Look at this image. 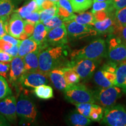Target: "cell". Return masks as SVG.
<instances>
[{
    "label": "cell",
    "mask_w": 126,
    "mask_h": 126,
    "mask_svg": "<svg viewBox=\"0 0 126 126\" xmlns=\"http://www.w3.org/2000/svg\"><path fill=\"white\" fill-rule=\"evenodd\" d=\"M67 51L65 45L48 47L40 50L39 55V71L48 76L51 70L67 67L70 62L66 58Z\"/></svg>",
    "instance_id": "6da1fadb"
},
{
    "label": "cell",
    "mask_w": 126,
    "mask_h": 126,
    "mask_svg": "<svg viewBox=\"0 0 126 126\" xmlns=\"http://www.w3.org/2000/svg\"><path fill=\"white\" fill-rule=\"evenodd\" d=\"M107 44L104 39L99 38L92 41L86 46L71 53V60L79 59L100 60L106 57Z\"/></svg>",
    "instance_id": "7a4b0ae2"
},
{
    "label": "cell",
    "mask_w": 126,
    "mask_h": 126,
    "mask_svg": "<svg viewBox=\"0 0 126 126\" xmlns=\"http://www.w3.org/2000/svg\"><path fill=\"white\" fill-rule=\"evenodd\" d=\"M63 92L66 100L74 105L82 103H95L94 92L81 83L68 86Z\"/></svg>",
    "instance_id": "3957f363"
},
{
    "label": "cell",
    "mask_w": 126,
    "mask_h": 126,
    "mask_svg": "<svg viewBox=\"0 0 126 126\" xmlns=\"http://www.w3.org/2000/svg\"><path fill=\"white\" fill-rule=\"evenodd\" d=\"M16 113L23 123H33L38 116L35 104L29 96L24 94H20L16 101Z\"/></svg>",
    "instance_id": "277c9868"
},
{
    "label": "cell",
    "mask_w": 126,
    "mask_h": 126,
    "mask_svg": "<svg viewBox=\"0 0 126 126\" xmlns=\"http://www.w3.org/2000/svg\"><path fill=\"white\" fill-rule=\"evenodd\" d=\"M106 57L110 61L119 64L126 60V45L114 33L109 34L106 40Z\"/></svg>",
    "instance_id": "5b68a950"
},
{
    "label": "cell",
    "mask_w": 126,
    "mask_h": 126,
    "mask_svg": "<svg viewBox=\"0 0 126 126\" xmlns=\"http://www.w3.org/2000/svg\"><path fill=\"white\" fill-rule=\"evenodd\" d=\"M64 24L67 30L68 38L71 40L82 39L97 34V31L91 25L80 24L73 20L64 21Z\"/></svg>",
    "instance_id": "8992f818"
},
{
    "label": "cell",
    "mask_w": 126,
    "mask_h": 126,
    "mask_svg": "<svg viewBox=\"0 0 126 126\" xmlns=\"http://www.w3.org/2000/svg\"><path fill=\"white\" fill-rule=\"evenodd\" d=\"M102 124L109 126H126V111L120 105L104 108Z\"/></svg>",
    "instance_id": "52a82bcc"
},
{
    "label": "cell",
    "mask_w": 126,
    "mask_h": 126,
    "mask_svg": "<svg viewBox=\"0 0 126 126\" xmlns=\"http://www.w3.org/2000/svg\"><path fill=\"white\" fill-rule=\"evenodd\" d=\"M94 92L95 103L105 108L114 105L116 100L122 96L123 91L117 86H111L102 88Z\"/></svg>",
    "instance_id": "ba28073f"
},
{
    "label": "cell",
    "mask_w": 126,
    "mask_h": 126,
    "mask_svg": "<svg viewBox=\"0 0 126 126\" xmlns=\"http://www.w3.org/2000/svg\"><path fill=\"white\" fill-rule=\"evenodd\" d=\"M99 62V60L79 59L70 61L68 66L72 68L81 79L88 80L94 75Z\"/></svg>",
    "instance_id": "9c48e42d"
},
{
    "label": "cell",
    "mask_w": 126,
    "mask_h": 126,
    "mask_svg": "<svg viewBox=\"0 0 126 126\" xmlns=\"http://www.w3.org/2000/svg\"><path fill=\"white\" fill-rule=\"evenodd\" d=\"M68 43V36L64 24L59 27L49 30L44 41L39 46L40 50L48 47H56L65 46Z\"/></svg>",
    "instance_id": "30bf717a"
},
{
    "label": "cell",
    "mask_w": 126,
    "mask_h": 126,
    "mask_svg": "<svg viewBox=\"0 0 126 126\" xmlns=\"http://www.w3.org/2000/svg\"><path fill=\"white\" fill-rule=\"evenodd\" d=\"M48 83L47 75L39 71L25 72L19 81L23 87L34 88Z\"/></svg>",
    "instance_id": "8fae6325"
},
{
    "label": "cell",
    "mask_w": 126,
    "mask_h": 126,
    "mask_svg": "<svg viewBox=\"0 0 126 126\" xmlns=\"http://www.w3.org/2000/svg\"><path fill=\"white\" fill-rule=\"evenodd\" d=\"M0 113L9 122L16 121V100L14 96L9 95L0 100Z\"/></svg>",
    "instance_id": "7c38bea8"
},
{
    "label": "cell",
    "mask_w": 126,
    "mask_h": 126,
    "mask_svg": "<svg viewBox=\"0 0 126 126\" xmlns=\"http://www.w3.org/2000/svg\"><path fill=\"white\" fill-rule=\"evenodd\" d=\"M10 70L8 77L9 81L13 85L19 84V81L25 72L24 61L22 57L17 56L14 57L10 63Z\"/></svg>",
    "instance_id": "4fadbf2b"
},
{
    "label": "cell",
    "mask_w": 126,
    "mask_h": 126,
    "mask_svg": "<svg viewBox=\"0 0 126 126\" xmlns=\"http://www.w3.org/2000/svg\"><path fill=\"white\" fill-rule=\"evenodd\" d=\"M25 20L19 14L15 12L12 14L9 19L8 25V33L19 39L20 35L24 32Z\"/></svg>",
    "instance_id": "5bb4252c"
},
{
    "label": "cell",
    "mask_w": 126,
    "mask_h": 126,
    "mask_svg": "<svg viewBox=\"0 0 126 126\" xmlns=\"http://www.w3.org/2000/svg\"><path fill=\"white\" fill-rule=\"evenodd\" d=\"M99 34H111L114 32L116 22L114 15H111L102 21H95L93 26Z\"/></svg>",
    "instance_id": "9a60e30c"
},
{
    "label": "cell",
    "mask_w": 126,
    "mask_h": 126,
    "mask_svg": "<svg viewBox=\"0 0 126 126\" xmlns=\"http://www.w3.org/2000/svg\"><path fill=\"white\" fill-rule=\"evenodd\" d=\"M56 5L57 7V15L60 17L63 21L72 20L74 14L70 0H59L56 2Z\"/></svg>",
    "instance_id": "2e32d148"
},
{
    "label": "cell",
    "mask_w": 126,
    "mask_h": 126,
    "mask_svg": "<svg viewBox=\"0 0 126 126\" xmlns=\"http://www.w3.org/2000/svg\"><path fill=\"white\" fill-rule=\"evenodd\" d=\"M65 122L70 126H86L91 123V120L80 114L77 110H74L67 115Z\"/></svg>",
    "instance_id": "e0dca14e"
},
{
    "label": "cell",
    "mask_w": 126,
    "mask_h": 126,
    "mask_svg": "<svg viewBox=\"0 0 126 126\" xmlns=\"http://www.w3.org/2000/svg\"><path fill=\"white\" fill-rule=\"evenodd\" d=\"M48 76L54 87L59 91H64L67 87L64 73L61 68H55L49 72Z\"/></svg>",
    "instance_id": "ac0fdd59"
},
{
    "label": "cell",
    "mask_w": 126,
    "mask_h": 126,
    "mask_svg": "<svg viewBox=\"0 0 126 126\" xmlns=\"http://www.w3.org/2000/svg\"><path fill=\"white\" fill-rule=\"evenodd\" d=\"M40 49L31 52L23 57L25 64V72L39 71V55Z\"/></svg>",
    "instance_id": "d6986e66"
},
{
    "label": "cell",
    "mask_w": 126,
    "mask_h": 126,
    "mask_svg": "<svg viewBox=\"0 0 126 126\" xmlns=\"http://www.w3.org/2000/svg\"><path fill=\"white\" fill-rule=\"evenodd\" d=\"M39 48V46L31 37L22 40L19 45L18 56L23 57L26 54L34 51Z\"/></svg>",
    "instance_id": "ffe728a7"
},
{
    "label": "cell",
    "mask_w": 126,
    "mask_h": 126,
    "mask_svg": "<svg viewBox=\"0 0 126 126\" xmlns=\"http://www.w3.org/2000/svg\"><path fill=\"white\" fill-rule=\"evenodd\" d=\"M116 85L126 94V60L118 64L116 71Z\"/></svg>",
    "instance_id": "44dd1931"
},
{
    "label": "cell",
    "mask_w": 126,
    "mask_h": 126,
    "mask_svg": "<svg viewBox=\"0 0 126 126\" xmlns=\"http://www.w3.org/2000/svg\"><path fill=\"white\" fill-rule=\"evenodd\" d=\"M48 31L43 23L42 22H39L36 23L34 26L33 32L32 36H30V37L35 41L40 46L44 43Z\"/></svg>",
    "instance_id": "7402d4cb"
},
{
    "label": "cell",
    "mask_w": 126,
    "mask_h": 126,
    "mask_svg": "<svg viewBox=\"0 0 126 126\" xmlns=\"http://www.w3.org/2000/svg\"><path fill=\"white\" fill-rule=\"evenodd\" d=\"M61 69L64 73V78H65L67 86L77 84L79 82L81 78L72 68L67 66Z\"/></svg>",
    "instance_id": "603a6c76"
},
{
    "label": "cell",
    "mask_w": 126,
    "mask_h": 126,
    "mask_svg": "<svg viewBox=\"0 0 126 126\" xmlns=\"http://www.w3.org/2000/svg\"><path fill=\"white\" fill-rule=\"evenodd\" d=\"M34 94L39 98L47 100L53 97V88L51 86L43 84L34 88Z\"/></svg>",
    "instance_id": "cb8c5ba5"
},
{
    "label": "cell",
    "mask_w": 126,
    "mask_h": 126,
    "mask_svg": "<svg viewBox=\"0 0 126 126\" xmlns=\"http://www.w3.org/2000/svg\"><path fill=\"white\" fill-rule=\"evenodd\" d=\"M72 20H75V22L80 24L91 25V26H94L95 22L94 15L91 12H83L79 13L78 15L74 14Z\"/></svg>",
    "instance_id": "d4e9b609"
},
{
    "label": "cell",
    "mask_w": 126,
    "mask_h": 126,
    "mask_svg": "<svg viewBox=\"0 0 126 126\" xmlns=\"http://www.w3.org/2000/svg\"><path fill=\"white\" fill-rule=\"evenodd\" d=\"M73 11L81 13L88 10L92 6V0H70Z\"/></svg>",
    "instance_id": "484cf974"
},
{
    "label": "cell",
    "mask_w": 126,
    "mask_h": 126,
    "mask_svg": "<svg viewBox=\"0 0 126 126\" xmlns=\"http://www.w3.org/2000/svg\"><path fill=\"white\" fill-rule=\"evenodd\" d=\"M100 11H106L110 13H115V9L113 7L112 0H107L101 2H94L92 4V8L91 10L92 13Z\"/></svg>",
    "instance_id": "4316f807"
},
{
    "label": "cell",
    "mask_w": 126,
    "mask_h": 126,
    "mask_svg": "<svg viewBox=\"0 0 126 126\" xmlns=\"http://www.w3.org/2000/svg\"><path fill=\"white\" fill-rule=\"evenodd\" d=\"M15 7L14 0H0V17L9 16Z\"/></svg>",
    "instance_id": "83f0119b"
},
{
    "label": "cell",
    "mask_w": 126,
    "mask_h": 126,
    "mask_svg": "<svg viewBox=\"0 0 126 126\" xmlns=\"http://www.w3.org/2000/svg\"><path fill=\"white\" fill-rule=\"evenodd\" d=\"M39 11V7L36 4V1L34 0H32L27 4L25 5L23 7H20L16 10L14 11L15 12L19 14L23 19H25L27 16L31 14L32 12L34 11Z\"/></svg>",
    "instance_id": "f1b7e54d"
},
{
    "label": "cell",
    "mask_w": 126,
    "mask_h": 126,
    "mask_svg": "<svg viewBox=\"0 0 126 126\" xmlns=\"http://www.w3.org/2000/svg\"><path fill=\"white\" fill-rule=\"evenodd\" d=\"M94 82L101 88H108L111 86H114L113 83L109 81L104 75L102 68L94 72Z\"/></svg>",
    "instance_id": "f546056e"
},
{
    "label": "cell",
    "mask_w": 126,
    "mask_h": 126,
    "mask_svg": "<svg viewBox=\"0 0 126 126\" xmlns=\"http://www.w3.org/2000/svg\"><path fill=\"white\" fill-rule=\"evenodd\" d=\"M103 114L104 108L100 105L93 103L89 114V119L94 122H100L103 119Z\"/></svg>",
    "instance_id": "4dcf8cb0"
},
{
    "label": "cell",
    "mask_w": 126,
    "mask_h": 126,
    "mask_svg": "<svg viewBox=\"0 0 126 126\" xmlns=\"http://www.w3.org/2000/svg\"><path fill=\"white\" fill-rule=\"evenodd\" d=\"M43 24L45 25L48 31L54 29L55 28L59 27L64 24V21L60 17L57 15L54 16L51 18L48 19L43 22Z\"/></svg>",
    "instance_id": "1f68e13d"
},
{
    "label": "cell",
    "mask_w": 126,
    "mask_h": 126,
    "mask_svg": "<svg viewBox=\"0 0 126 126\" xmlns=\"http://www.w3.org/2000/svg\"><path fill=\"white\" fill-rule=\"evenodd\" d=\"M12 91L5 78L0 75V100L11 95Z\"/></svg>",
    "instance_id": "d6a6232c"
},
{
    "label": "cell",
    "mask_w": 126,
    "mask_h": 126,
    "mask_svg": "<svg viewBox=\"0 0 126 126\" xmlns=\"http://www.w3.org/2000/svg\"><path fill=\"white\" fill-rule=\"evenodd\" d=\"M116 26H123L126 25V7L116 11L114 14Z\"/></svg>",
    "instance_id": "836d02e7"
},
{
    "label": "cell",
    "mask_w": 126,
    "mask_h": 126,
    "mask_svg": "<svg viewBox=\"0 0 126 126\" xmlns=\"http://www.w3.org/2000/svg\"><path fill=\"white\" fill-rule=\"evenodd\" d=\"M39 11L40 16V22H43L45 20L51 18L52 17L57 15V5H55L54 7L50 8L42 9V10Z\"/></svg>",
    "instance_id": "e575fe53"
},
{
    "label": "cell",
    "mask_w": 126,
    "mask_h": 126,
    "mask_svg": "<svg viewBox=\"0 0 126 126\" xmlns=\"http://www.w3.org/2000/svg\"><path fill=\"white\" fill-rule=\"evenodd\" d=\"M92 104V103H78L75 105V106H76L77 110L80 114L89 118Z\"/></svg>",
    "instance_id": "d590c367"
},
{
    "label": "cell",
    "mask_w": 126,
    "mask_h": 126,
    "mask_svg": "<svg viewBox=\"0 0 126 126\" xmlns=\"http://www.w3.org/2000/svg\"><path fill=\"white\" fill-rule=\"evenodd\" d=\"M9 16L0 17V38L5 34L8 33V25Z\"/></svg>",
    "instance_id": "8d00e7d4"
},
{
    "label": "cell",
    "mask_w": 126,
    "mask_h": 126,
    "mask_svg": "<svg viewBox=\"0 0 126 126\" xmlns=\"http://www.w3.org/2000/svg\"><path fill=\"white\" fill-rule=\"evenodd\" d=\"M25 21L31 23L32 24L36 25L39 22H40V16L39 11H34L32 12L31 14L27 16L25 19Z\"/></svg>",
    "instance_id": "74e56055"
},
{
    "label": "cell",
    "mask_w": 126,
    "mask_h": 126,
    "mask_svg": "<svg viewBox=\"0 0 126 126\" xmlns=\"http://www.w3.org/2000/svg\"><path fill=\"white\" fill-rule=\"evenodd\" d=\"M113 33L119 37L122 42L126 45V25L123 26H116Z\"/></svg>",
    "instance_id": "f35d334b"
},
{
    "label": "cell",
    "mask_w": 126,
    "mask_h": 126,
    "mask_svg": "<svg viewBox=\"0 0 126 126\" xmlns=\"http://www.w3.org/2000/svg\"><path fill=\"white\" fill-rule=\"evenodd\" d=\"M92 14L94 15L95 21H102L109 16L113 15L115 14V13L111 14L108 11H100L95 12Z\"/></svg>",
    "instance_id": "ab89813d"
},
{
    "label": "cell",
    "mask_w": 126,
    "mask_h": 126,
    "mask_svg": "<svg viewBox=\"0 0 126 126\" xmlns=\"http://www.w3.org/2000/svg\"><path fill=\"white\" fill-rule=\"evenodd\" d=\"M10 63L0 62V75L7 78L10 70Z\"/></svg>",
    "instance_id": "60d3db41"
},
{
    "label": "cell",
    "mask_w": 126,
    "mask_h": 126,
    "mask_svg": "<svg viewBox=\"0 0 126 126\" xmlns=\"http://www.w3.org/2000/svg\"><path fill=\"white\" fill-rule=\"evenodd\" d=\"M1 39L6 41V42H9V43L12 44V45H19L20 42H21L20 39L13 37V36L10 35L8 33L5 34V35L3 36Z\"/></svg>",
    "instance_id": "b9f144b4"
},
{
    "label": "cell",
    "mask_w": 126,
    "mask_h": 126,
    "mask_svg": "<svg viewBox=\"0 0 126 126\" xmlns=\"http://www.w3.org/2000/svg\"><path fill=\"white\" fill-rule=\"evenodd\" d=\"M14 57L7 52L0 50V62L11 63Z\"/></svg>",
    "instance_id": "7bdbcfd3"
},
{
    "label": "cell",
    "mask_w": 126,
    "mask_h": 126,
    "mask_svg": "<svg viewBox=\"0 0 126 126\" xmlns=\"http://www.w3.org/2000/svg\"><path fill=\"white\" fill-rule=\"evenodd\" d=\"M34 26L35 25L32 23L28 22L25 20V26H24V33H25L29 37L32 36L33 32Z\"/></svg>",
    "instance_id": "ee69618b"
},
{
    "label": "cell",
    "mask_w": 126,
    "mask_h": 126,
    "mask_svg": "<svg viewBox=\"0 0 126 126\" xmlns=\"http://www.w3.org/2000/svg\"><path fill=\"white\" fill-rule=\"evenodd\" d=\"M113 7L117 11L126 7V0H112Z\"/></svg>",
    "instance_id": "f6af8a7d"
},
{
    "label": "cell",
    "mask_w": 126,
    "mask_h": 126,
    "mask_svg": "<svg viewBox=\"0 0 126 126\" xmlns=\"http://www.w3.org/2000/svg\"><path fill=\"white\" fill-rule=\"evenodd\" d=\"M18 51H19V45H13L8 50H7L5 52L10 54L12 57H16L18 56Z\"/></svg>",
    "instance_id": "bcb514c9"
},
{
    "label": "cell",
    "mask_w": 126,
    "mask_h": 126,
    "mask_svg": "<svg viewBox=\"0 0 126 126\" xmlns=\"http://www.w3.org/2000/svg\"><path fill=\"white\" fill-rule=\"evenodd\" d=\"M12 44H11L9 42H6L2 39L1 38H0V50H2V51H7V50L9 49L12 46Z\"/></svg>",
    "instance_id": "7dc6e473"
},
{
    "label": "cell",
    "mask_w": 126,
    "mask_h": 126,
    "mask_svg": "<svg viewBox=\"0 0 126 126\" xmlns=\"http://www.w3.org/2000/svg\"><path fill=\"white\" fill-rule=\"evenodd\" d=\"M55 5H56V3L52 2V1H50V0H46V1H45L43 2L42 6H41L40 10L50 8L54 7Z\"/></svg>",
    "instance_id": "c3c4849f"
},
{
    "label": "cell",
    "mask_w": 126,
    "mask_h": 126,
    "mask_svg": "<svg viewBox=\"0 0 126 126\" xmlns=\"http://www.w3.org/2000/svg\"><path fill=\"white\" fill-rule=\"evenodd\" d=\"M9 125L10 124H9L8 121L0 113V126H7Z\"/></svg>",
    "instance_id": "681fc988"
},
{
    "label": "cell",
    "mask_w": 126,
    "mask_h": 126,
    "mask_svg": "<svg viewBox=\"0 0 126 126\" xmlns=\"http://www.w3.org/2000/svg\"><path fill=\"white\" fill-rule=\"evenodd\" d=\"M34 1H36V4H37V6H38V7H39V11H40V9H41V6H42V4H43V2L45 1H46V0H34Z\"/></svg>",
    "instance_id": "f907efd6"
},
{
    "label": "cell",
    "mask_w": 126,
    "mask_h": 126,
    "mask_svg": "<svg viewBox=\"0 0 126 126\" xmlns=\"http://www.w3.org/2000/svg\"><path fill=\"white\" fill-rule=\"evenodd\" d=\"M107 0H93V2H101V1H105Z\"/></svg>",
    "instance_id": "816d5d0a"
},
{
    "label": "cell",
    "mask_w": 126,
    "mask_h": 126,
    "mask_svg": "<svg viewBox=\"0 0 126 126\" xmlns=\"http://www.w3.org/2000/svg\"><path fill=\"white\" fill-rule=\"evenodd\" d=\"M50 1H52V2H53L56 3V2H57L58 1H59V0H50Z\"/></svg>",
    "instance_id": "f5cc1de1"
},
{
    "label": "cell",
    "mask_w": 126,
    "mask_h": 126,
    "mask_svg": "<svg viewBox=\"0 0 126 126\" xmlns=\"http://www.w3.org/2000/svg\"><path fill=\"white\" fill-rule=\"evenodd\" d=\"M23 1V0H14L15 2H18V1Z\"/></svg>",
    "instance_id": "db71d44e"
}]
</instances>
